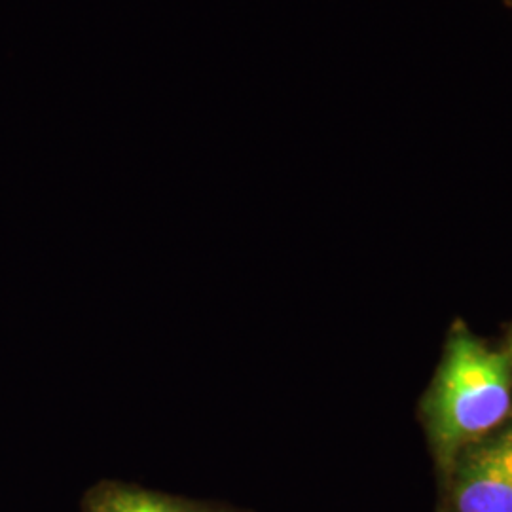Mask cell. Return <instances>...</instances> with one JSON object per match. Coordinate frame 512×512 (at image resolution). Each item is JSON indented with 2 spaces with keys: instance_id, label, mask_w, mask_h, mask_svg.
I'll use <instances>...</instances> for the list:
<instances>
[{
  "instance_id": "obj_1",
  "label": "cell",
  "mask_w": 512,
  "mask_h": 512,
  "mask_svg": "<svg viewBox=\"0 0 512 512\" xmlns=\"http://www.w3.org/2000/svg\"><path fill=\"white\" fill-rule=\"evenodd\" d=\"M512 357L482 344L458 323L450 332L439 372L421 404L429 442L448 475L459 452L512 416Z\"/></svg>"
},
{
  "instance_id": "obj_2",
  "label": "cell",
  "mask_w": 512,
  "mask_h": 512,
  "mask_svg": "<svg viewBox=\"0 0 512 512\" xmlns=\"http://www.w3.org/2000/svg\"><path fill=\"white\" fill-rule=\"evenodd\" d=\"M448 475L452 512H512V418L465 446Z\"/></svg>"
},
{
  "instance_id": "obj_3",
  "label": "cell",
  "mask_w": 512,
  "mask_h": 512,
  "mask_svg": "<svg viewBox=\"0 0 512 512\" xmlns=\"http://www.w3.org/2000/svg\"><path fill=\"white\" fill-rule=\"evenodd\" d=\"M84 512H234L137 486L107 482L95 486L84 501Z\"/></svg>"
},
{
  "instance_id": "obj_4",
  "label": "cell",
  "mask_w": 512,
  "mask_h": 512,
  "mask_svg": "<svg viewBox=\"0 0 512 512\" xmlns=\"http://www.w3.org/2000/svg\"><path fill=\"white\" fill-rule=\"evenodd\" d=\"M505 351H507V353L512 357V330L511 334H509V340H507V348H505Z\"/></svg>"
},
{
  "instance_id": "obj_5",
  "label": "cell",
  "mask_w": 512,
  "mask_h": 512,
  "mask_svg": "<svg viewBox=\"0 0 512 512\" xmlns=\"http://www.w3.org/2000/svg\"><path fill=\"white\" fill-rule=\"evenodd\" d=\"M501 2H503V4H505V6H507V8L512 12V0H501Z\"/></svg>"
}]
</instances>
